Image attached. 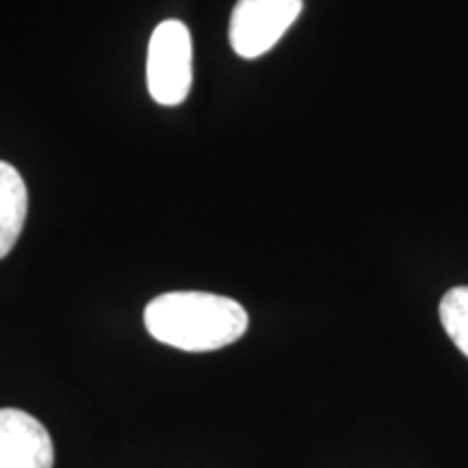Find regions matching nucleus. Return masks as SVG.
Listing matches in <instances>:
<instances>
[{"label":"nucleus","mask_w":468,"mask_h":468,"mask_svg":"<svg viewBox=\"0 0 468 468\" xmlns=\"http://www.w3.org/2000/svg\"><path fill=\"white\" fill-rule=\"evenodd\" d=\"M441 321L444 332L468 358V286H455L441 300Z\"/></svg>","instance_id":"6"},{"label":"nucleus","mask_w":468,"mask_h":468,"mask_svg":"<svg viewBox=\"0 0 468 468\" xmlns=\"http://www.w3.org/2000/svg\"><path fill=\"white\" fill-rule=\"evenodd\" d=\"M191 35L180 20H165L148 44V91L159 104L176 107L191 90Z\"/></svg>","instance_id":"2"},{"label":"nucleus","mask_w":468,"mask_h":468,"mask_svg":"<svg viewBox=\"0 0 468 468\" xmlns=\"http://www.w3.org/2000/svg\"><path fill=\"white\" fill-rule=\"evenodd\" d=\"M145 330L156 341L183 351H215L248 332V313L230 297L200 291H174L154 297L144 313Z\"/></svg>","instance_id":"1"},{"label":"nucleus","mask_w":468,"mask_h":468,"mask_svg":"<svg viewBox=\"0 0 468 468\" xmlns=\"http://www.w3.org/2000/svg\"><path fill=\"white\" fill-rule=\"evenodd\" d=\"M52 466H55V447L48 430L22 410H0V468Z\"/></svg>","instance_id":"4"},{"label":"nucleus","mask_w":468,"mask_h":468,"mask_svg":"<svg viewBox=\"0 0 468 468\" xmlns=\"http://www.w3.org/2000/svg\"><path fill=\"white\" fill-rule=\"evenodd\" d=\"M303 0H239L230 16L232 50L259 58L276 46L302 14Z\"/></svg>","instance_id":"3"},{"label":"nucleus","mask_w":468,"mask_h":468,"mask_svg":"<svg viewBox=\"0 0 468 468\" xmlns=\"http://www.w3.org/2000/svg\"><path fill=\"white\" fill-rule=\"evenodd\" d=\"M28 213V193L20 172L0 161V259L14 250L25 228Z\"/></svg>","instance_id":"5"}]
</instances>
